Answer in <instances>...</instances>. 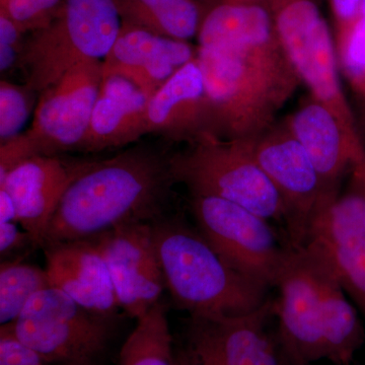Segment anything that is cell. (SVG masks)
<instances>
[{
  "label": "cell",
  "mask_w": 365,
  "mask_h": 365,
  "mask_svg": "<svg viewBox=\"0 0 365 365\" xmlns=\"http://www.w3.org/2000/svg\"><path fill=\"white\" fill-rule=\"evenodd\" d=\"M197 35L208 132L230 140L261 135L302 83L265 0H225L201 21Z\"/></svg>",
  "instance_id": "obj_1"
},
{
  "label": "cell",
  "mask_w": 365,
  "mask_h": 365,
  "mask_svg": "<svg viewBox=\"0 0 365 365\" xmlns=\"http://www.w3.org/2000/svg\"><path fill=\"white\" fill-rule=\"evenodd\" d=\"M172 155L143 146L86 163L62 197L43 241H85L122 225L165 215L175 184Z\"/></svg>",
  "instance_id": "obj_2"
},
{
  "label": "cell",
  "mask_w": 365,
  "mask_h": 365,
  "mask_svg": "<svg viewBox=\"0 0 365 365\" xmlns=\"http://www.w3.org/2000/svg\"><path fill=\"white\" fill-rule=\"evenodd\" d=\"M276 340L283 361L350 365L365 340L356 309L323 256L311 245L292 248L276 281Z\"/></svg>",
  "instance_id": "obj_3"
},
{
  "label": "cell",
  "mask_w": 365,
  "mask_h": 365,
  "mask_svg": "<svg viewBox=\"0 0 365 365\" xmlns=\"http://www.w3.org/2000/svg\"><path fill=\"white\" fill-rule=\"evenodd\" d=\"M151 225L165 288L190 317L250 313L268 299L269 287L230 266L198 228L167 215Z\"/></svg>",
  "instance_id": "obj_4"
},
{
  "label": "cell",
  "mask_w": 365,
  "mask_h": 365,
  "mask_svg": "<svg viewBox=\"0 0 365 365\" xmlns=\"http://www.w3.org/2000/svg\"><path fill=\"white\" fill-rule=\"evenodd\" d=\"M173 176L190 194L220 197L262 216L287 222L279 192L261 169L249 140H230L204 132L181 153L172 155Z\"/></svg>",
  "instance_id": "obj_5"
},
{
  "label": "cell",
  "mask_w": 365,
  "mask_h": 365,
  "mask_svg": "<svg viewBox=\"0 0 365 365\" xmlns=\"http://www.w3.org/2000/svg\"><path fill=\"white\" fill-rule=\"evenodd\" d=\"M121 14L115 0H66L26 48V88L42 93L72 67L103 61L119 37Z\"/></svg>",
  "instance_id": "obj_6"
},
{
  "label": "cell",
  "mask_w": 365,
  "mask_h": 365,
  "mask_svg": "<svg viewBox=\"0 0 365 365\" xmlns=\"http://www.w3.org/2000/svg\"><path fill=\"white\" fill-rule=\"evenodd\" d=\"M103 81V61L72 67L41 93L32 126L0 146V168L9 172L34 155L81 150Z\"/></svg>",
  "instance_id": "obj_7"
},
{
  "label": "cell",
  "mask_w": 365,
  "mask_h": 365,
  "mask_svg": "<svg viewBox=\"0 0 365 365\" xmlns=\"http://www.w3.org/2000/svg\"><path fill=\"white\" fill-rule=\"evenodd\" d=\"M276 34L300 83L336 115L353 143L364 145L340 81L335 40L314 0H265Z\"/></svg>",
  "instance_id": "obj_8"
},
{
  "label": "cell",
  "mask_w": 365,
  "mask_h": 365,
  "mask_svg": "<svg viewBox=\"0 0 365 365\" xmlns=\"http://www.w3.org/2000/svg\"><path fill=\"white\" fill-rule=\"evenodd\" d=\"M6 326L51 365H101L116 332L115 319L91 313L52 287Z\"/></svg>",
  "instance_id": "obj_9"
},
{
  "label": "cell",
  "mask_w": 365,
  "mask_h": 365,
  "mask_svg": "<svg viewBox=\"0 0 365 365\" xmlns=\"http://www.w3.org/2000/svg\"><path fill=\"white\" fill-rule=\"evenodd\" d=\"M190 195L196 227L215 251L240 272L275 287L292 246L269 220L220 197Z\"/></svg>",
  "instance_id": "obj_10"
},
{
  "label": "cell",
  "mask_w": 365,
  "mask_h": 365,
  "mask_svg": "<svg viewBox=\"0 0 365 365\" xmlns=\"http://www.w3.org/2000/svg\"><path fill=\"white\" fill-rule=\"evenodd\" d=\"M306 244L325 258L365 317V155L319 209Z\"/></svg>",
  "instance_id": "obj_11"
},
{
  "label": "cell",
  "mask_w": 365,
  "mask_h": 365,
  "mask_svg": "<svg viewBox=\"0 0 365 365\" xmlns=\"http://www.w3.org/2000/svg\"><path fill=\"white\" fill-rule=\"evenodd\" d=\"M252 153L261 169L279 192L287 207V242L304 246L309 228L324 203L333 196L313 162L284 121L250 139Z\"/></svg>",
  "instance_id": "obj_12"
},
{
  "label": "cell",
  "mask_w": 365,
  "mask_h": 365,
  "mask_svg": "<svg viewBox=\"0 0 365 365\" xmlns=\"http://www.w3.org/2000/svg\"><path fill=\"white\" fill-rule=\"evenodd\" d=\"M275 300L235 316L193 318L185 329L180 350L188 365H282L276 337L268 330Z\"/></svg>",
  "instance_id": "obj_13"
},
{
  "label": "cell",
  "mask_w": 365,
  "mask_h": 365,
  "mask_svg": "<svg viewBox=\"0 0 365 365\" xmlns=\"http://www.w3.org/2000/svg\"><path fill=\"white\" fill-rule=\"evenodd\" d=\"M88 241L104 259L125 313L137 319L160 302L165 284L151 222L122 225Z\"/></svg>",
  "instance_id": "obj_14"
},
{
  "label": "cell",
  "mask_w": 365,
  "mask_h": 365,
  "mask_svg": "<svg viewBox=\"0 0 365 365\" xmlns=\"http://www.w3.org/2000/svg\"><path fill=\"white\" fill-rule=\"evenodd\" d=\"M86 162L56 155H34L11 170L0 189L11 196L19 225L42 247L47 228L62 197L86 167Z\"/></svg>",
  "instance_id": "obj_15"
},
{
  "label": "cell",
  "mask_w": 365,
  "mask_h": 365,
  "mask_svg": "<svg viewBox=\"0 0 365 365\" xmlns=\"http://www.w3.org/2000/svg\"><path fill=\"white\" fill-rule=\"evenodd\" d=\"M195 57L196 52L186 41L163 37L125 23L111 51L103 60V76L128 79L150 98Z\"/></svg>",
  "instance_id": "obj_16"
},
{
  "label": "cell",
  "mask_w": 365,
  "mask_h": 365,
  "mask_svg": "<svg viewBox=\"0 0 365 365\" xmlns=\"http://www.w3.org/2000/svg\"><path fill=\"white\" fill-rule=\"evenodd\" d=\"M42 249L50 287L61 290L91 313L116 319L121 307L111 276L90 241L60 242Z\"/></svg>",
  "instance_id": "obj_17"
},
{
  "label": "cell",
  "mask_w": 365,
  "mask_h": 365,
  "mask_svg": "<svg viewBox=\"0 0 365 365\" xmlns=\"http://www.w3.org/2000/svg\"><path fill=\"white\" fill-rule=\"evenodd\" d=\"M284 123L332 193L340 189L353 163L365 155V146L353 143L336 115L312 96Z\"/></svg>",
  "instance_id": "obj_18"
},
{
  "label": "cell",
  "mask_w": 365,
  "mask_h": 365,
  "mask_svg": "<svg viewBox=\"0 0 365 365\" xmlns=\"http://www.w3.org/2000/svg\"><path fill=\"white\" fill-rule=\"evenodd\" d=\"M208 128L205 83L195 57L150 98L148 130L170 140L191 143Z\"/></svg>",
  "instance_id": "obj_19"
},
{
  "label": "cell",
  "mask_w": 365,
  "mask_h": 365,
  "mask_svg": "<svg viewBox=\"0 0 365 365\" xmlns=\"http://www.w3.org/2000/svg\"><path fill=\"white\" fill-rule=\"evenodd\" d=\"M148 101L150 97L128 79L103 76L81 150L121 148L148 134Z\"/></svg>",
  "instance_id": "obj_20"
},
{
  "label": "cell",
  "mask_w": 365,
  "mask_h": 365,
  "mask_svg": "<svg viewBox=\"0 0 365 365\" xmlns=\"http://www.w3.org/2000/svg\"><path fill=\"white\" fill-rule=\"evenodd\" d=\"M127 24L163 37L186 41L198 34L200 14L193 0H115Z\"/></svg>",
  "instance_id": "obj_21"
},
{
  "label": "cell",
  "mask_w": 365,
  "mask_h": 365,
  "mask_svg": "<svg viewBox=\"0 0 365 365\" xmlns=\"http://www.w3.org/2000/svg\"><path fill=\"white\" fill-rule=\"evenodd\" d=\"M136 321L122 345L117 365H176L165 304L158 302Z\"/></svg>",
  "instance_id": "obj_22"
},
{
  "label": "cell",
  "mask_w": 365,
  "mask_h": 365,
  "mask_svg": "<svg viewBox=\"0 0 365 365\" xmlns=\"http://www.w3.org/2000/svg\"><path fill=\"white\" fill-rule=\"evenodd\" d=\"M47 272L33 264L2 260L0 265V324L13 323L31 299L49 287Z\"/></svg>",
  "instance_id": "obj_23"
},
{
  "label": "cell",
  "mask_w": 365,
  "mask_h": 365,
  "mask_svg": "<svg viewBox=\"0 0 365 365\" xmlns=\"http://www.w3.org/2000/svg\"><path fill=\"white\" fill-rule=\"evenodd\" d=\"M334 40L340 71L350 83L365 72V6L356 19L335 26Z\"/></svg>",
  "instance_id": "obj_24"
},
{
  "label": "cell",
  "mask_w": 365,
  "mask_h": 365,
  "mask_svg": "<svg viewBox=\"0 0 365 365\" xmlns=\"http://www.w3.org/2000/svg\"><path fill=\"white\" fill-rule=\"evenodd\" d=\"M29 88L1 81L0 83V141L20 135L30 115Z\"/></svg>",
  "instance_id": "obj_25"
},
{
  "label": "cell",
  "mask_w": 365,
  "mask_h": 365,
  "mask_svg": "<svg viewBox=\"0 0 365 365\" xmlns=\"http://www.w3.org/2000/svg\"><path fill=\"white\" fill-rule=\"evenodd\" d=\"M60 0H9L0 14L9 16L21 32L29 29L44 28L52 19L53 9L58 6Z\"/></svg>",
  "instance_id": "obj_26"
},
{
  "label": "cell",
  "mask_w": 365,
  "mask_h": 365,
  "mask_svg": "<svg viewBox=\"0 0 365 365\" xmlns=\"http://www.w3.org/2000/svg\"><path fill=\"white\" fill-rule=\"evenodd\" d=\"M0 365H51L39 352L16 337L6 325L0 327Z\"/></svg>",
  "instance_id": "obj_27"
},
{
  "label": "cell",
  "mask_w": 365,
  "mask_h": 365,
  "mask_svg": "<svg viewBox=\"0 0 365 365\" xmlns=\"http://www.w3.org/2000/svg\"><path fill=\"white\" fill-rule=\"evenodd\" d=\"M26 247H36L32 237L16 222L0 223V254L1 258L13 256Z\"/></svg>",
  "instance_id": "obj_28"
},
{
  "label": "cell",
  "mask_w": 365,
  "mask_h": 365,
  "mask_svg": "<svg viewBox=\"0 0 365 365\" xmlns=\"http://www.w3.org/2000/svg\"><path fill=\"white\" fill-rule=\"evenodd\" d=\"M329 4L336 26L356 19L364 11L365 0H329Z\"/></svg>",
  "instance_id": "obj_29"
},
{
  "label": "cell",
  "mask_w": 365,
  "mask_h": 365,
  "mask_svg": "<svg viewBox=\"0 0 365 365\" xmlns=\"http://www.w3.org/2000/svg\"><path fill=\"white\" fill-rule=\"evenodd\" d=\"M21 33V29L14 21L4 14H0V45L18 48Z\"/></svg>",
  "instance_id": "obj_30"
},
{
  "label": "cell",
  "mask_w": 365,
  "mask_h": 365,
  "mask_svg": "<svg viewBox=\"0 0 365 365\" xmlns=\"http://www.w3.org/2000/svg\"><path fill=\"white\" fill-rule=\"evenodd\" d=\"M9 222H18L16 207L6 190L0 189V223Z\"/></svg>",
  "instance_id": "obj_31"
},
{
  "label": "cell",
  "mask_w": 365,
  "mask_h": 365,
  "mask_svg": "<svg viewBox=\"0 0 365 365\" xmlns=\"http://www.w3.org/2000/svg\"><path fill=\"white\" fill-rule=\"evenodd\" d=\"M18 48L11 46L0 45V71H6L13 67L18 59Z\"/></svg>",
  "instance_id": "obj_32"
},
{
  "label": "cell",
  "mask_w": 365,
  "mask_h": 365,
  "mask_svg": "<svg viewBox=\"0 0 365 365\" xmlns=\"http://www.w3.org/2000/svg\"><path fill=\"white\" fill-rule=\"evenodd\" d=\"M350 85L352 86L353 90L356 91L361 97L365 98V72L350 81Z\"/></svg>",
  "instance_id": "obj_33"
},
{
  "label": "cell",
  "mask_w": 365,
  "mask_h": 365,
  "mask_svg": "<svg viewBox=\"0 0 365 365\" xmlns=\"http://www.w3.org/2000/svg\"><path fill=\"white\" fill-rule=\"evenodd\" d=\"M176 365H188L181 351H178L176 353Z\"/></svg>",
  "instance_id": "obj_34"
},
{
  "label": "cell",
  "mask_w": 365,
  "mask_h": 365,
  "mask_svg": "<svg viewBox=\"0 0 365 365\" xmlns=\"http://www.w3.org/2000/svg\"><path fill=\"white\" fill-rule=\"evenodd\" d=\"M9 1V0H0V6H1V9L6 6L7 2Z\"/></svg>",
  "instance_id": "obj_35"
},
{
  "label": "cell",
  "mask_w": 365,
  "mask_h": 365,
  "mask_svg": "<svg viewBox=\"0 0 365 365\" xmlns=\"http://www.w3.org/2000/svg\"><path fill=\"white\" fill-rule=\"evenodd\" d=\"M54 365H78V364H54Z\"/></svg>",
  "instance_id": "obj_36"
}]
</instances>
